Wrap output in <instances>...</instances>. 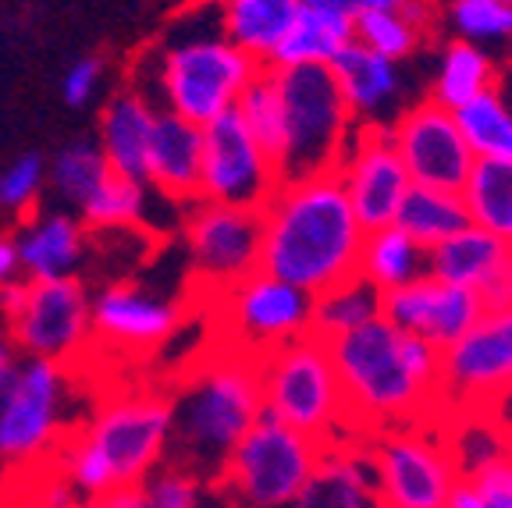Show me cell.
<instances>
[{
    "label": "cell",
    "mask_w": 512,
    "mask_h": 508,
    "mask_svg": "<svg viewBox=\"0 0 512 508\" xmlns=\"http://www.w3.org/2000/svg\"><path fill=\"white\" fill-rule=\"evenodd\" d=\"M214 299L217 324L224 331L221 349L242 356L260 359L313 331V295L267 270H253L249 278L214 292Z\"/></svg>",
    "instance_id": "cell-12"
},
{
    "label": "cell",
    "mask_w": 512,
    "mask_h": 508,
    "mask_svg": "<svg viewBox=\"0 0 512 508\" xmlns=\"http://www.w3.org/2000/svg\"><path fill=\"white\" fill-rule=\"evenodd\" d=\"M0 466H4V455H0Z\"/></svg>",
    "instance_id": "cell-51"
},
{
    "label": "cell",
    "mask_w": 512,
    "mask_h": 508,
    "mask_svg": "<svg viewBox=\"0 0 512 508\" xmlns=\"http://www.w3.org/2000/svg\"><path fill=\"white\" fill-rule=\"evenodd\" d=\"M406 0H356V11H374V8H402Z\"/></svg>",
    "instance_id": "cell-48"
},
{
    "label": "cell",
    "mask_w": 512,
    "mask_h": 508,
    "mask_svg": "<svg viewBox=\"0 0 512 508\" xmlns=\"http://www.w3.org/2000/svg\"><path fill=\"white\" fill-rule=\"evenodd\" d=\"M146 86H139L160 111L192 125H210L235 111L264 64L235 47L224 32H192L160 43L150 57Z\"/></svg>",
    "instance_id": "cell-4"
},
{
    "label": "cell",
    "mask_w": 512,
    "mask_h": 508,
    "mask_svg": "<svg viewBox=\"0 0 512 508\" xmlns=\"http://www.w3.org/2000/svg\"><path fill=\"white\" fill-rule=\"evenodd\" d=\"M200 167L203 128L157 107L150 153H146V185H150V192L185 207L192 199H200Z\"/></svg>",
    "instance_id": "cell-22"
},
{
    "label": "cell",
    "mask_w": 512,
    "mask_h": 508,
    "mask_svg": "<svg viewBox=\"0 0 512 508\" xmlns=\"http://www.w3.org/2000/svg\"><path fill=\"white\" fill-rule=\"evenodd\" d=\"M175 398L168 459L214 484L224 459L264 416L260 363L232 349H217L210 363L192 370Z\"/></svg>",
    "instance_id": "cell-3"
},
{
    "label": "cell",
    "mask_w": 512,
    "mask_h": 508,
    "mask_svg": "<svg viewBox=\"0 0 512 508\" xmlns=\"http://www.w3.org/2000/svg\"><path fill=\"white\" fill-rule=\"evenodd\" d=\"M29 508H89L86 498H79V494L72 491V484L64 477L50 480L47 487L40 491V498H32Z\"/></svg>",
    "instance_id": "cell-43"
},
{
    "label": "cell",
    "mask_w": 512,
    "mask_h": 508,
    "mask_svg": "<svg viewBox=\"0 0 512 508\" xmlns=\"http://www.w3.org/2000/svg\"><path fill=\"white\" fill-rule=\"evenodd\" d=\"M352 437L441 420V349L384 317L331 338Z\"/></svg>",
    "instance_id": "cell-1"
},
{
    "label": "cell",
    "mask_w": 512,
    "mask_h": 508,
    "mask_svg": "<svg viewBox=\"0 0 512 508\" xmlns=\"http://www.w3.org/2000/svg\"><path fill=\"white\" fill-rule=\"evenodd\" d=\"M43 189H47V160L40 153H18L0 171V214L22 224L40 210Z\"/></svg>",
    "instance_id": "cell-39"
},
{
    "label": "cell",
    "mask_w": 512,
    "mask_h": 508,
    "mask_svg": "<svg viewBox=\"0 0 512 508\" xmlns=\"http://www.w3.org/2000/svg\"><path fill=\"white\" fill-rule=\"evenodd\" d=\"M246 128L256 135V143L264 146L267 157L278 164L281 171V157H285V104H281L278 82H274L271 68H260V75L253 79V86L242 93L239 107Z\"/></svg>",
    "instance_id": "cell-36"
},
{
    "label": "cell",
    "mask_w": 512,
    "mask_h": 508,
    "mask_svg": "<svg viewBox=\"0 0 512 508\" xmlns=\"http://www.w3.org/2000/svg\"><path fill=\"white\" fill-rule=\"evenodd\" d=\"M182 324V306L136 281H111L93 295V338L111 349L150 352Z\"/></svg>",
    "instance_id": "cell-19"
},
{
    "label": "cell",
    "mask_w": 512,
    "mask_h": 508,
    "mask_svg": "<svg viewBox=\"0 0 512 508\" xmlns=\"http://www.w3.org/2000/svg\"><path fill=\"white\" fill-rule=\"evenodd\" d=\"M146 203H150V185L125 175H111L79 210V217L89 231H125L146 221Z\"/></svg>",
    "instance_id": "cell-35"
},
{
    "label": "cell",
    "mask_w": 512,
    "mask_h": 508,
    "mask_svg": "<svg viewBox=\"0 0 512 508\" xmlns=\"http://www.w3.org/2000/svg\"><path fill=\"white\" fill-rule=\"evenodd\" d=\"M463 128L477 160H512V104L502 89H488L484 96L452 111Z\"/></svg>",
    "instance_id": "cell-34"
},
{
    "label": "cell",
    "mask_w": 512,
    "mask_h": 508,
    "mask_svg": "<svg viewBox=\"0 0 512 508\" xmlns=\"http://www.w3.org/2000/svg\"><path fill=\"white\" fill-rule=\"evenodd\" d=\"M338 182L360 217L363 231L388 228L399 217L406 192L413 189L406 164L392 139V121H356L338 164Z\"/></svg>",
    "instance_id": "cell-16"
},
{
    "label": "cell",
    "mask_w": 512,
    "mask_h": 508,
    "mask_svg": "<svg viewBox=\"0 0 512 508\" xmlns=\"http://www.w3.org/2000/svg\"><path fill=\"white\" fill-rule=\"evenodd\" d=\"M484 310H488L484 295L448 285V281H438L431 274L384 295V320L395 324L399 331L424 338L441 352L448 345H456L484 317Z\"/></svg>",
    "instance_id": "cell-18"
},
{
    "label": "cell",
    "mask_w": 512,
    "mask_h": 508,
    "mask_svg": "<svg viewBox=\"0 0 512 508\" xmlns=\"http://www.w3.org/2000/svg\"><path fill=\"white\" fill-rule=\"evenodd\" d=\"M463 484L477 498L480 508H512V452L484 462L480 469L466 473Z\"/></svg>",
    "instance_id": "cell-41"
},
{
    "label": "cell",
    "mask_w": 512,
    "mask_h": 508,
    "mask_svg": "<svg viewBox=\"0 0 512 508\" xmlns=\"http://www.w3.org/2000/svg\"><path fill=\"white\" fill-rule=\"evenodd\" d=\"M288 508H381L367 437L331 441L313 477L288 501Z\"/></svg>",
    "instance_id": "cell-21"
},
{
    "label": "cell",
    "mask_w": 512,
    "mask_h": 508,
    "mask_svg": "<svg viewBox=\"0 0 512 508\" xmlns=\"http://www.w3.org/2000/svg\"><path fill=\"white\" fill-rule=\"evenodd\" d=\"M271 75L285 104L281 182L338 171L356 128V114L345 104L331 68L303 64V68H271Z\"/></svg>",
    "instance_id": "cell-6"
},
{
    "label": "cell",
    "mask_w": 512,
    "mask_h": 508,
    "mask_svg": "<svg viewBox=\"0 0 512 508\" xmlns=\"http://www.w3.org/2000/svg\"><path fill=\"white\" fill-rule=\"evenodd\" d=\"M260 363V388H264V413L310 434L324 445L349 434L345 395L338 381L331 345L317 334H303L296 342L256 359Z\"/></svg>",
    "instance_id": "cell-5"
},
{
    "label": "cell",
    "mask_w": 512,
    "mask_h": 508,
    "mask_svg": "<svg viewBox=\"0 0 512 508\" xmlns=\"http://www.w3.org/2000/svg\"><path fill=\"white\" fill-rule=\"evenodd\" d=\"M463 199L477 228L512 246V160H477L463 185Z\"/></svg>",
    "instance_id": "cell-33"
},
{
    "label": "cell",
    "mask_w": 512,
    "mask_h": 508,
    "mask_svg": "<svg viewBox=\"0 0 512 508\" xmlns=\"http://www.w3.org/2000/svg\"><path fill=\"white\" fill-rule=\"evenodd\" d=\"M89 508H146L143 487H114V491L89 501Z\"/></svg>",
    "instance_id": "cell-45"
},
{
    "label": "cell",
    "mask_w": 512,
    "mask_h": 508,
    "mask_svg": "<svg viewBox=\"0 0 512 508\" xmlns=\"http://www.w3.org/2000/svg\"><path fill=\"white\" fill-rule=\"evenodd\" d=\"M452 36L470 40L477 47L512 43V0H452L448 4Z\"/></svg>",
    "instance_id": "cell-38"
},
{
    "label": "cell",
    "mask_w": 512,
    "mask_h": 508,
    "mask_svg": "<svg viewBox=\"0 0 512 508\" xmlns=\"http://www.w3.org/2000/svg\"><path fill=\"white\" fill-rule=\"evenodd\" d=\"M171 427H175V398L168 391L139 388L104 398L86 427L75 434L107 466L114 487H136L168 462Z\"/></svg>",
    "instance_id": "cell-9"
},
{
    "label": "cell",
    "mask_w": 512,
    "mask_h": 508,
    "mask_svg": "<svg viewBox=\"0 0 512 508\" xmlns=\"http://www.w3.org/2000/svg\"><path fill=\"white\" fill-rule=\"evenodd\" d=\"M505 295H509V306H512V263H509V281H505Z\"/></svg>",
    "instance_id": "cell-50"
},
{
    "label": "cell",
    "mask_w": 512,
    "mask_h": 508,
    "mask_svg": "<svg viewBox=\"0 0 512 508\" xmlns=\"http://www.w3.org/2000/svg\"><path fill=\"white\" fill-rule=\"evenodd\" d=\"M0 313L25 359L72 366L93 342V292L82 278H18L0 292Z\"/></svg>",
    "instance_id": "cell-8"
},
{
    "label": "cell",
    "mask_w": 512,
    "mask_h": 508,
    "mask_svg": "<svg viewBox=\"0 0 512 508\" xmlns=\"http://www.w3.org/2000/svg\"><path fill=\"white\" fill-rule=\"evenodd\" d=\"M352 18L345 11L299 8L296 25L288 29L285 43L274 50L267 68H303V64H331L345 43H352Z\"/></svg>",
    "instance_id": "cell-29"
},
{
    "label": "cell",
    "mask_w": 512,
    "mask_h": 508,
    "mask_svg": "<svg viewBox=\"0 0 512 508\" xmlns=\"http://www.w3.org/2000/svg\"><path fill=\"white\" fill-rule=\"evenodd\" d=\"M377 317H384V295L360 274H352L342 285L328 288L313 299V334L324 342L360 331V327L374 324Z\"/></svg>",
    "instance_id": "cell-32"
},
{
    "label": "cell",
    "mask_w": 512,
    "mask_h": 508,
    "mask_svg": "<svg viewBox=\"0 0 512 508\" xmlns=\"http://www.w3.org/2000/svg\"><path fill=\"white\" fill-rule=\"evenodd\" d=\"M448 508H480L477 505V498H473V494H470V487H459V491H456V498H452V505H448Z\"/></svg>",
    "instance_id": "cell-49"
},
{
    "label": "cell",
    "mask_w": 512,
    "mask_h": 508,
    "mask_svg": "<svg viewBox=\"0 0 512 508\" xmlns=\"http://www.w3.org/2000/svg\"><path fill=\"white\" fill-rule=\"evenodd\" d=\"M427 274V249L406 235L399 224L374 228L363 235L360 249V278H367L381 295L395 292L402 285H413Z\"/></svg>",
    "instance_id": "cell-28"
},
{
    "label": "cell",
    "mask_w": 512,
    "mask_h": 508,
    "mask_svg": "<svg viewBox=\"0 0 512 508\" xmlns=\"http://www.w3.org/2000/svg\"><path fill=\"white\" fill-rule=\"evenodd\" d=\"M406 235H413L424 249H434L438 242L452 239L456 231L470 228V210H466L463 192L456 189H434V185H413L406 192L395 217Z\"/></svg>",
    "instance_id": "cell-30"
},
{
    "label": "cell",
    "mask_w": 512,
    "mask_h": 508,
    "mask_svg": "<svg viewBox=\"0 0 512 508\" xmlns=\"http://www.w3.org/2000/svg\"><path fill=\"white\" fill-rule=\"evenodd\" d=\"M498 86V64L495 57L484 47L470 40H452L441 47L438 54V72H434L431 82V100L448 111H459L463 104L484 96L488 89Z\"/></svg>",
    "instance_id": "cell-27"
},
{
    "label": "cell",
    "mask_w": 512,
    "mask_h": 508,
    "mask_svg": "<svg viewBox=\"0 0 512 508\" xmlns=\"http://www.w3.org/2000/svg\"><path fill=\"white\" fill-rule=\"evenodd\" d=\"M111 175L114 171L96 139H72L47 160V189L61 199V210L72 214H79Z\"/></svg>",
    "instance_id": "cell-31"
},
{
    "label": "cell",
    "mask_w": 512,
    "mask_h": 508,
    "mask_svg": "<svg viewBox=\"0 0 512 508\" xmlns=\"http://www.w3.org/2000/svg\"><path fill=\"white\" fill-rule=\"evenodd\" d=\"M392 139L413 185L463 192L477 157L448 107L434 104L431 96L406 107L399 118H392Z\"/></svg>",
    "instance_id": "cell-17"
},
{
    "label": "cell",
    "mask_w": 512,
    "mask_h": 508,
    "mask_svg": "<svg viewBox=\"0 0 512 508\" xmlns=\"http://www.w3.org/2000/svg\"><path fill=\"white\" fill-rule=\"evenodd\" d=\"M303 8H320V11H345V15H356V0H299Z\"/></svg>",
    "instance_id": "cell-47"
},
{
    "label": "cell",
    "mask_w": 512,
    "mask_h": 508,
    "mask_svg": "<svg viewBox=\"0 0 512 508\" xmlns=\"http://www.w3.org/2000/svg\"><path fill=\"white\" fill-rule=\"evenodd\" d=\"M68 366L50 359H22L15 381L0 391V455L4 462L43 459L64 441Z\"/></svg>",
    "instance_id": "cell-14"
},
{
    "label": "cell",
    "mask_w": 512,
    "mask_h": 508,
    "mask_svg": "<svg viewBox=\"0 0 512 508\" xmlns=\"http://www.w3.org/2000/svg\"><path fill=\"white\" fill-rule=\"evenodd\" d=\"M381 508H448L463 487V469L438 420L367 437Z\"/></svg>",
    "instance_id": "cell-10"
},
{
    "label": "cell",
    "mask_w": 512,
    "mask_h": 508,
    "mask_svg": "<svg viewBox=\"0 0 512 508\" xmlns=\"http://www.w3.org/2000/svg\"><path fill=\"white\" fill-rule=\"evenodd\" d=\"M260 270L317 299L360 274L363 224L335 171L281 182L260 210Z\"/></svg>",
    "instance_id": "cell-2"
},
{
    "label": "cell",
    "mask_w": 512,
    "mask_h": 508,
    "mask_svg": "<svg viewBox=\"0 0 512 508\" xmlns=\"http://www.w3.org/2000/svg\"><path fill=\"white\" fill-rule=\"evenodd\" d=\"M509 263L512 246H505L498 235L477 228V224L427 249V274L431 278L470 288V292L484 295L488 306H509V295H505Z\"/></svg>",
    "instance_id": "cell-20"
},
{
    "label": "cell",
    "mask_w": 512,
    "mask_h": 508,
    "mask_svg": "<svg viewBox=\"0 0 512 508\" xmlns=\"http://www.w3.org/2000/svg\"><path fill=\"white\" fill-rule=\"evenodd\" d=\"M22 278V256H18L15 231H0V292Z\"/></svg>",
    "instance_id": "cell-44"
},
{
    "label": "cell",
    "mask_w": 512,
    "mask_h": 508,
    "mask_svg": "<svg viewBox=\"0 0 512 508\" xmlns=\"http://www.w3.org/2000/svg\"><path fill=\"white\" fill-rule=\"evenodd\" d=\"M221 32L267 68L299 18V0H214Z\"/></svg>",
    "instance_id": "cell-26"
},
{
    "label": "cell",
    "mask_w": 512,
    "mask_h": 508,
    "mask_svg": "<svg viewBox=\"0 0 512 508\" xmlns=\"http://www.w3.org/2000/svg\"><path fill=\"white\" fill-rule=\"evenodd\" d=\"M157 118V104L139 86H121L100 111L96 143L104 150L114 175L146 182V153Z\"/></svg>",
    "instance_id": "cell-24"
},
{
    "label": "cell",
    "mask_w": 512,
    "mask_h": 508,
    "mask_svg": "<svg viewBox=\"0 0 512 508\" xmlns=\"http://www.w3.org/2000/svg\"><path fill=\"white\" fill-rule=\"evenodd\" d=\"M328 68L335 75L338 89H342L349 111L356 114V121H377V114L399 96V61L374 54L356 40L345 43Z\"/></svg>",
    "instance_id": "cell-25"
},
{
    "label": "cell",
    "mask_w": 512,
    "mask_h": 508,
    "mask_svg": "<svg viewBox=\"0 0 512 508\" xmlns=\"http://www.w3.org/2000/svg\"><path fill=\"white\" fill-rule=\"evenodd\" d=\"M512 395V306H488L484 317L441 352V420L495 416Z\"/></svg>",
    "instance_id": "cell-11"
},
{
    "label": "cell",
    "mask_w": 512,
    "mask_h": 508,
    "mask_svg": "<svg viewBox=\"0 0 512 508\" xmlns=\"http://www.w3.org/2000/svg\"><path fill=\"white\" fill-rule=\"evenodd\" d=\"M324 441L260 416L224 459L214 484L239 508H288L324 455Z\"/></svg>",
    "instance_id": "cell-7"
},
{
    "label": "cell",
    "mask_w": 512,
    "mask_h": 508,
    "mask_svg": "<svg viewBox=\"0 0 512 508\" xmlns=\"http://www.w3.org/2000/svg\"><path fill=\"white\" fill-rule=\"evenodd\" d=\"M352 36H356V43H363V47H370L381 57H392V61H406L424 43V32L416 29L399 8L356 11Z\"/></svg>",
    "instance_id": "cell-37"
},
{
    "label": "cell",
    "mask_w": 512,
    "mask_h": 508,
    "mask_svg": "<svg viewBox=\"0 0 512 508\" xmlns=\"http://www.w3.org/2000/svg\"><path fill=\"white\" fill-rule=\"evenodd\" d=\"M18 256H22V278L57 281L79 278L86 260L89 228L72 210H36L15 228Z\"/></svg>",
    "instance_id": "cell-23"
},
{
    "label": "cell",
    "mask_w": 512,
    "mask_h": 508,
    "mask_svg": "<svg viewBox=\"0 0 512 508\" xmlns=\"http://www.w3.org/2000/svg\"><path fill=\"white\" fill-rule=\"evenodd\" d=\"M182 246L192 278L210 292L235 285L260 270L264 217L260 210L228 207L214 199H192L182 207Z\"/></svg>",
    "instance_id": "cell-13"
},
{
    "label": "cell",
    "mask_w": 512,
    "mask_h": 508,
    "mask_svg": "<svg viewBox=\"0 0 512 508\" xmlns=\"http://www.w3.org/2000/svg\"><path fill=\"white\" fill-rule=\"evenodd\" d=\"M278 185V164L256 143V135L246 128L239 111H228L210 125H203L200 199L264 210V203L278 192Z\"/></svg>",
    "instance_id": "cell-15"
},
{
    "label": "cell",
    "mask_w": 512,
    "mask_h": 508,
    "mask_svg": "<svg viewBox=\"0 0 512 508\" xmlns=\"http://www.w3.org/2000/svg\"><path fill=\"white\" fill-rule=\"evenodd\" d=\"M100 79H104V61H100V57H79V61H75L61 79L64 104H68V107H86L89 100H93Z\"/></svg>",
    "instance_id": "cell-42"
},
{
    "label": "cell",
    "mask_w": 512,
    "mask_h": 508,
    "mask_svg": "<svg viewBox=\"0 0 512 508\" xmlns=\"http://www.w3.org/2000/svg\"><path fill=\"white\" fill-rule=\"evenodd\" d=\"M18 356H22V352H18V345L11 342V334L0 331V391L15 381L18 366H22V359H18Z\"/></svg>",
    "instance_id": "cell-46"
},
{
    "label": "cell",
    "mask_w": 512,
    "mask_h": 508,
    "mask_svg": "<svg viewBox=\"0 0 512 508\" xmlns=\"http://www.w3.org/2000/svg\"><path fill=\"white\" fill-rule=\"evenodd\" d=\"M203 484H207V480L196 477L192 469L168 459L164 466L153 469L139 487H143L146 508H200Z\"/></svg>",
    "instance_id": "cell-40"
},
{
    "label": "cell",
    "mask_w": 512,
    "mask_h": 508,
    "mask_svg": "<svg viewBox=\"0 0 512 508\" xmlns=\"http://www.w3.org/2000/svg\"><path fill=\"white\" fill-rule=\"evenodd\" d=\"M168 4H171V0H168Z\"/></svg>",
    "instance_id": "cell-52"
}]
</instances>
